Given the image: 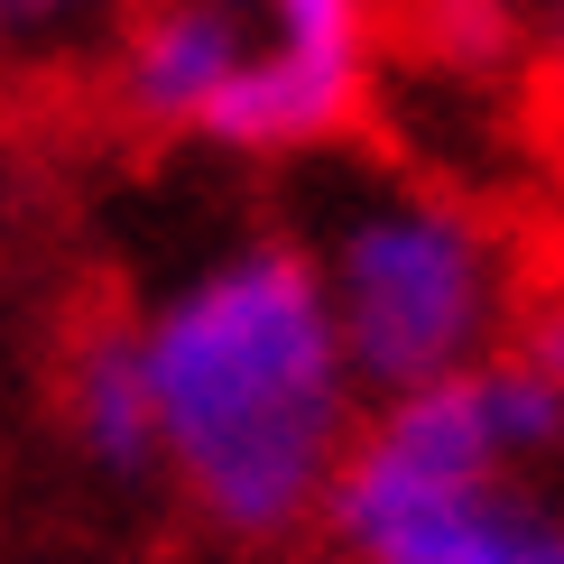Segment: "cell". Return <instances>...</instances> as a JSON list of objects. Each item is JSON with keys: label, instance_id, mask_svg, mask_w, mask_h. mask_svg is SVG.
<instances>
[{"label": "cell", "instance_id": "30bf717a", "mask_svg": "<svg viewBox=\"0 0 564 564\" xmlns=\"http://www.w3.org/2000/svg\"><path fill=\"white\" fill-rule=\"evenodd\" d=\"M519 56L536 65V93L564 121V0H519Z\"/></svg>", "mask_w": 564, "mask_h": 564}, {"label": "cell", "instance_id": "8992f818", "mask_svg": "<svg viewBox=\"0 0 564 564\" xmlns=\"http://www.w3.org/2000/svg\"><path fill=\"white\" fill-rule=\"evenodd\" d=\"M65 435L93 473L130 481L158 473V408H149V370H139V334L130 324H93L65 351Z\"/></svg>", "mask_w": 564, "mask_h": 564}, {"label": "cell", "instance_id": "9c48e42d", "mask_svg": "<svg viewBox=\"0 0 564 564\" xmlns=\"http://www.w3.org/2000/svg\"><path fill=\"white\" fill-rule=\"evenodd\" d=\"M509 351H519L528 370H546L564 389V278H546L536 296H519V324H509Z\"/></svg>", "mask_w": 564, "mask_h": 564}, {"label": "cell", "instance_id": "6da1fadb", "mask_svg": "<svg viewBox=\"0 0 564 564\" xmlns=\"http://www.w3.org/2000/svg\"><path fill=\"white\" fill-rule=\"evenodd\" d=\"M139 370L158 408V473L204 528L269 546L324 519L361 389L296 241H241L149 305Z\"/></svg>", "mask_w": 564, "mask_h": 564}, {"label": "cell", "instance_id": "7a4b0ae2", "mask_svg": "<svg viewBox=\"0 0 564 564\" xmlns=\"http://www.w3.org/2000/svg\"><path fill=\"white\" fill-rule=\"evenodd\" d=\"M305 269L361 408L481 370L519 324V260L500 223L444 185L351 176L343 195H324Z\"/></svg>", "mask_w": 564, "mask_h": 564}, {"label": "cell", "instance_id": "5b68a950", "mask_svg": "<svg viewBox=\"0 0 564 564\" xmlns=\"http://www.w3.org/2000/svg\"><path fill=\"white\" fill-rule=\"evenodd\" d=\"M241 56H250V0H130L121 46H111V93L149 130H204Z\"/></svg>", "mask_w": 564, "mask_h": 564}, {"label": "cell", "instance_id": "ba28073f", "mask_svg": "<svg viewBox=\"0 0 564 564\" xmlns=\"http://www.w3.org/2000/svg\"><path fill=\"white\" fill-rule=\"evenodd\" d=\"M121 19L130 0H0V46H84Z\"/></svg>", "mask_w": 564, "mask_h": 564}, {"label": "cell", "instance_id": "277c9868", "mask_svg": "<svg viewBox=\"0 0 564 564\" xmlns=\"http://www.w3.org/2000/svg\"><path fill=\"white\" fill-rule=\"evenodd\" d=\"M389 0H250V56L231 65L195 139L231 158H305L361 121Z\"/></svg>", "mask_w": 564, "mask_h": 564}, {"label": "cell", "instance_id": "3957f363", "mask_svg": "<svg viewBox=\"0 0 564 564\" xmlns=\"http://www.w3.org/2000/svg\"><path fill=\"white\" fill-rule=\"evenodd\" d=\"M324 528L351 564H564V500L509 463L473 370L361 408Z\"/></svg>", "mask_w": 564, "mask_h": 564}, {"label": "cell", "instance_id": "52a82bcc", "mask_svg": "<svg viewBox=\"0 0 564 564\" xmlns=\"http://www.w3.org/2000/svg\"><path fill=\"white\" fill-rule=\"evenodd\" d=\"M398 29L435 75H500L519 56V0H398Z\"/></svg>", "mask_w": 564, "mask_h": 564}]
</instances>
